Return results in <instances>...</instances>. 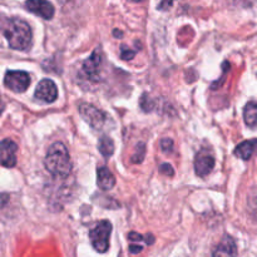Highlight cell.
I'll return each instance as SVG.
<instances>
[{
  "label": "cell",
  "instance_id": "cell-1",
  "mask_svg": "<svg viewBox=\"0 0 257 257\" xmlns=\"http://www.w3.org/2000/svg\"><path fill=\"white\" fill-rule=\"evenodd\" d=\"M2 32L9 43V47L13 49L27 52L32 47V28L24 20L19 18H8L3 22Z\"/></svg>",
  "mask_w": 257,
  "mask_h": 257
},
{
  "label": "cell",
  "instance_id": "cell-2",
  "mask_svg": "<svg viewBox=\"0 0 257 257\" xmlns=\"http://www.w3.org/2000/svg\"><path fill=\"white\" fill-rule=\"evenodd\" d=\"M45 168L55 178H65L72 171L69 152L62 142H55L48 148L45 156Z\"/></svg>",
  "mask_w": 257,
  "mask_h": 257
},
{
  "label": "cell",
  "instance_id": "cell-3",
  "mask_svg": "<svg viewBox=\"0 0 257 257\" xmlns=\"http://www.w3.org/2000/svg\"><path fill=\"white\" fill-rule=\"evenodd\" d=\"M110 233H112V223L108 220L100 221L90 230V243L97 252H107L108 248H109Z\"/></svg>",
  "mask_w": 257,
  "mask_h": 257
},
{
  "label": "cell",
  "instance_id": "cell-4",
  "mask_svg": "<svg viewBox=\"0 0 257 257\" xmlns=\"http://www.w3.org/2000/svg\"><path fill=\"white\" fill-rule=\"evenodd\" d=\"M79 114L93 130H100L105 124L107 114L103 110L98 109L97 107L88 103H82L79 105Z\"/></svg>",
  "mask_w": 257,
  "mask_h": 257
},
{
  "label": "cell",
  "instance_id": "cell-5",
  "mask_svg": "<svg viewBox=\"0 0 257 257\" xmlns=\"http://www.w3.org/2000/svg\"><path fill=\"white\" fill-rule=\"evenodd\" d=\"M4 84L12 92L23 93L30 85V75L23 70H8L5 73Z\"/></svg>",
  "mask_w": 257,
  "mask_h": 257
},
{
  "label": "cell",
  "instance_id": "cell-6",
  "mask_svg": "<svg viewBox=\"0 0 257 257\" xmlns=\"http://www.w3.org/2000/svg\"><path fill=\"white\" fill-rule=\"evenodd\" d=\"M215 168V157L208 150H201L195 157V172L200 177H206Z\"/></svg>",
  "mask_w": 257,
  "mask_h": 257
},
{
  "label": "cell",
  "instance_id": "cell-7",
  "mask_svg": "<svg viewBox=\"0 0 257 257\" xmlns=\"http://www.w3.org/2000/svg\"><path fill=\"white\" fill-rule=\"evenodd\" d=\"M35 99L44 103H53L58 97V89L52 79H42L34 92Z\"/></svg>",
  "mask_w": 257,
  "mask_h": 257
},
{
  "label": "cell",
  "instance_id": "cell-8",
  "mask_svg": "<svg viewBox=\"0 0 257 257\" xmlns=\"http://www.w3.org/2000/svg\"><path fill=\"white\" fill-rule=\"evenodd\" d=\"M18 146L12 140H3L0 142V165L13 168L17 165Z\"/></svg>",
  "mask_w": 257,
  "mask_h": 257
},
{
  "label": "cell",
  "instance_id": "cell-9",
  "mask_svg": "<svg viewBox=\"0 0 257 257\" xmlns=\"http://www.w3.org/2000/svg\"><path fill=\"white\" fill-rule=\"evenodd\" d=\"M25 7L33 14H37L44 19L49 20L54 17V7L49 2H42V0H29L25 3Z\"/></svg>",
  "mask_w": 257,
  "mask_h": 257
},
{
  "label": "cell",
  "instance_id": "cell-10",
  "mask_svg": "<svg viewBox=\"0 0 257 257\" xmlns=\"http://www.w3.org/2000/svg\"><path fill=\"white\" fill-rule=\"evenodd\" d=\"M212 257H237V246L231 236L225 235L213 250Z\"/></svg>",
  "mask_w": 257,
  "mask_h": 257
},
{
  "label": "cell",
  "instance_id": "cell-11",
  "mask_svg": "<svg viewBox=\"0 0 257 257\" xmlns=\"http://www.w3.org/2000/svg\"><path fill=\"white\" fill-rule=\"evenodd\" d=\"M100 64H102V57H100L97 50L93 52V54L89 58H87L83 63V70L87 74V77L92 79L93 82H95L99 78Z\"/></svg>",
  "mask_w": 257,
  "mask_h": 257
},
{
  "label": "cell",
  "instance_id": "cell-12",
  "mask_svg": "<svg viewBox=\"0 0 257 257\" xmlns=\"http://www.w3.org/2000/svg\"><path fill=\"white\" fill-rule=\"evenodd\" d=\"M97 185L103 191H109L114 187L115 178L107 167H99L97 170Z\"/></svg>",
  "mask_w": 257,
  "mask_h": 257
},
{
  "label": "cell",
  "instance_id": "cell-13",
  "mask_svg": "<svg viewBox=\"0 0 257 257\" xmlns=\"http://www.w3.org/2000/svg\"><path fill=\"white\" fill-rule=\"evenodd\" d=\"M256 147V140H250L245 141V142L240 143L237 147L235 148V156H237L238 158L243 161H248L253 155V151Z\"/></svg>",
  "mask_w": 257,
  "mask_h": 257
},
{
  "label": "cell",
  "instance_id": "cell-14",
  "mask_svg": "<svg viewBox=\"0 0 257 257\" xmlns=\"http://www.w3.org/2000/svg\"><path fill=\"white\" fill-rule=\"evenodd\" d=\"M243 119L250 128H255L257 122V105L255 100H251L243 108Z\"/></svg>",
  "mask_w": 257,
  "mask_h": 257
},
{
  "label": "cell",
  "instance_id": "cell-15",
  "mask_svg": "<svg viewBox=\"0 0 257 257\" xmlns=\"http://www.w3.org/2000/svg\"><path fill=\"white\" fill-rule=\"evenodd\" d=\"M98 148H99V152L102 153L103 157L108 158L114 153V142L112 141V138L104 136V137H102L99 140Z\"/></svg>",
  "mask_w": 257,
  "mask_h": 257
},
{
  "label": "cell",
  "instance_id": "cell-16",
  "mask_svg": "<svg viewBox=\"0 0 257 257\" xmlns=\"http://www.w3.org/2000/svg\"><path fill=\"white\" fill-rule=\"evenodd\" d=\"M146 157V145L143 142H140L136 147L135 155L132 156V163H141Z\"/></svg>",
  "mask_w": 257,
  "mask_h": 257
},
{
  "label": "cell",
  "instance_id": "cell-17",
  "mask_svg": "<svg viewBox=\"0 0 257 257\" xmlns=\"http://www.w3.org/2000/svg\"><path fill=\"white\" fill-rule=\"evenodd\" d=\"M136 55V50H131L127 45H122L120 47V58L123 60H131L133 59Z\"/></svg>",
  "mask_w": 257,
  "mask_h": 257
},
{
  "label": "cell",
  "instance_id": "cell-18",
  "mask_svg": "<svg viewBox=\"0 0 257 257\" xmlns=\"http://www.w3.org/2000/svg\"><path fill=\"white\" fill-rule=\"evenodd\" d=\"M128 240H130L132 243L142 242V241L147 243V236H142L137 232H130L128 233Z\"/></svg>",
  "mask_w": 257,
  "mask_h": 257
},
{
  "label": "cell",
  "instance_id": "cell-19",
  "mask_svg": "<svg viewBox=\"0 0 257 257\" xmlns=\"http://www.w3.org/2000/svg\"><path fill=\"white\" fill-rule=\"evenodd\" d=\"M161 148L163 152H172L173 151V141L171 138H163L161 141Z\"/></svg>",
  "mask_w": 257,
  "mask_h": 257
},
{
  "label": "cell",
  "instance_id": "cell-20",
  "mask_svg": "<svg viewBox=\"0 0 257 257\" xmlns=\"http://www.w3.org/2000/svg\"><path fill=\"white\" fill-rule=\"evenodd\" d=\"M160 172L162 173V175H165V176H173V168H172V166L171 165H168V163H163L162 166H161L160 167Z\"/></svg>",
  "mask_w": 257,
  "mask_h": 257
},
{
  "label": "cell",
  "instance_id": "cell-21",
  "mask_svg": "<svg viewBox=\"0 0 257 257\" xmlns=\"http://www.w3.org/2000/svg\"><path fill=\"white\" fill-rule=\"evenodd\" d=\"M142 250H143V246L137 245V243H131L130 245V252L133 253V255H136V253H140Z\"/></svg>",
  "mask_w": 257,
  "mask_h": 257
},
{
  "label": "cell",
  "instance_id": "cell-22",
  "mask_svg": "<svg viewBox=\"0 0 257 257\" xmlns=\"http://www.w3.org/2000/svg\"><path fill=\"white\" fill-rule=\"evenodd\" d=\"M4 109H5V103L4 100H3V98L0 97V115H2V113L4 112Z\"/></svg>",
  "mask_w": 257,
  "mask_h": 257
},
{
  "label": "cell",
  "instance_id": "cell-23",
  "mask_svg": "<svg viewBox=\"0 0 257 257\" xmlns=\"http://www.w3.org/2000/svg\"><path fill=\"white\" fill-rule=\"evenodd\" d=\"M113 35H114V37H122V33H119V32H117V29L114 30V32H113Z\"/></svg>",
  "mask_w": 257,
  "mask_h": 257
}]
</instances>
